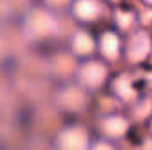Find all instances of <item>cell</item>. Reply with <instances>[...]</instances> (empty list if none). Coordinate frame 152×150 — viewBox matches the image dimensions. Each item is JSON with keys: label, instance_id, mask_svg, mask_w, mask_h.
I'll list each match as a JSON object with an SVG mask.
<instances>
[{"label": "cell", "instance_id": "obj_1", "mask_svg": "<svg viewBox=\"0 0 152 150\" xmlns=\"http://www.w3.org/2000/svg\"><path fill=\"white\" fill-rule=\"evenodd\" d=\"M76 79L78 85L87 92L97 90L110 79V66L101 58H85L81 64H78Z\"/></svg>", "mask_w": 152, "mask_h": 150}, {"label": "cell", "instance_id": "obj_2", "mask_svg": "<svg viewBox=\"0 0 152 150\" xmlns=\"http://www.w3.org/2000/svg\"><path fill=\"white\" fill-rule=\"evenodd\" d=\"M152 53V34L147 28H134L124 41L122 58L129 64H142Z\"/></svg>", "mask_w": 152, "mask_h": 150}, {"label": "cell", "instance_id": "obj_3", "mask_svg": "<svg viewBox=\"0 0 152 150\" xmlns=\"http://www.w3.org/2000/svg\"><path fill=\"white\" fill-rule=\"evenodd\" d=\"M88 131L81 125H69L57 134L55 149L57 150H88L90 147Z\"/></svg>", "mask_w": 152, "mask_h": 150}, {"label": "cell", "instance_id": "obj_4", "mask_svg": "<svg viewBox=\"0 0 152 150\" xmlns=\"http://www.w3.org/2000/svg\"><path fill=\"white\" fill-rule=\"evenodd\" d=\"M96 44L101 60H104L106 64L118 62L124 55V41L115 30H103L99 37L96 39Z\"/></svg>", "mask_w": 152, "mask_h": 150}, {"label": "cell", "instance_id": "obj_5", "mask_svg": "<svg viewBox=\"0 0 152 150\" xmlns=\"http://www.w3.org/2000/svg\"><path fill=\"white\" fill-rule=\"evenodd\" d=\"M97 131L101 133L103 140H108V141L120 140L129 131V120L122 115H117V113H106L99 118Z\"/></svg>", "mask_w": 152, "mask_h": 150}, {"label": "cell", "instance_id": "obj_6", "mask_svg": "<svg viewBox=\"0 0 152 150\" xmlns=\"http://www.w3.org/2000/svg\"><path fill=\"white\" fill-rule=\"evenodd\" d=\"M71 16L78 23H96L104 14V5L101 0H73L71 4Z\"/></svg>", "mask_w": 152, "mask_h": 150}, {"label": "cell", "instance_id": "obj_7", "mask_svg": "<svg viewBox=\"0 0 152 150\" xmlns=\"http://www.w3.org/2000/svg\"><path fill=\"white\" fill-rule=\"evenodd\" d=\"M58 103L64 110L67 111H73V113H80L83 111L88 104V94L85 88H81L78 83L76 85H69L66 87L60 95H58Z\"/></svg>", "mask_w": 152, "mask_h": 150}, {"label": "cell", "instance_id": "obj_8", "mask_svg": "<svg viewBox=\"0 0 152 150\" xmlns=\"http://www.w3.org/2000/svg\"><path fill=\"white\" fill-rule=\"evenodd\" d=\"M69 51L75 58H92V55L97 51L96 39L87 30H76L69 41Z\"/></svg>", "mask_w": 152, "mask_h": 150}, {"label": "cell", "instance_id": "obj_9", "mask_svg": "<svg viewBox=\"0 0 152 150\" xmlns=\"http://www.w3.org/2000/svg\"><path fill=\"white\" fill-rule=\"evenodd\" d=\"M112 94L126 104L138 101V88L134 79L127 74H118L112 79Z\"/></svg>", "mask_w": 152, "mask_h": 150}, {"label": "cell", "instance_id": "obj_10", "mask_svg": "<svg viewBox=\"0 0 152 150\" xmlns=\"http://www.w3.org/2000/svg\"><path fill=\"white\" fill-rule=\"evenodd\" d=\"M113 23L120 32H133L138 25V12L129 7H118L113 12Z\"/></svg>", "mask_w": 152, "mask_h": 150}, {"label": "cell", "instance_id": "obj_11", "mask_svg": "<svg viewBox=\"0 0 152 150\" xmlns=\"http://www.w3.org/2000/svg\"><path fill=\"white\" fill-rule=\"evenodd\" d=\"M88 150H117V149H115V145L112 141L101 138V140H97V141H92L90 147H88Z\"/></svg>", "mask_w": 152, "mask_h": 150}, {"label": "cell", "instance_id": "obj_12", "mask_svg": "<svg viewBox=\"0 0 152 150\" xmlns=\"http://www.w3.org/2000/svg\"><path fill=\"white\" fill-rule=\"evenodd\" d=\"M46 4L51 9H66V7H71L73 0H46Z\"/></svg>", "mask_w": 152, "mask_h": 150}, {"label": "cell", "instance_id": "obj_13", "mask_svg": "<svg viewBox=\"0 0 152 150\" xmlns=\"http://www.w3.org/2000/svg\"><path fill=\"white\" fill-rule=\"evenodd\" d=\"M143 5H147V7H152V0H140Z\"/></svg>", "mask_w": 152, "mask_h": 150}, {"label": "cell", "instance_id": "obj_14", "mask_svg": "<svg viewBox=\"0 0 152 150\" xmlns=\"http://www.w3.org/2000/svg\"><path fill=\"white\" fill-rule=\"evenodd\" d=\"M106 2H112V4H120L122 0H106Z\"/></svg>", "mask_w": 152, "mask_h": 150}]
</instances>
